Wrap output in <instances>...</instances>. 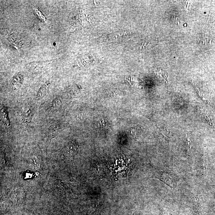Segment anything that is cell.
Wrapping results in <instances>:
<instances>
[{
	"label": "cell",
	"mask_w": 215,
	"mask_h": 215,
	"mask_svg": "<svg viewBox=\"0 0 215 215\" xmlns=\"http://www.w3.org/2000/svg\"><path fill=\"white\" fill-rule=\"evenodd\" d=\"M62 129V126L60 125L56 124L51 126L49 129L48 134L50 136L52 137L55 136L58 132Z\"/></svg>",
	"instance_id": "cell-1"
},
{
	"label": "cell",
	"mask_w": 215,
	"mask_h": 215,
	"mask_svg": "<svg viewBox=\"0 0 215 215\" xmlns=\"http://www.w3.org/2000/svg\"><path fill=\"white\" fill-rule=\"evenodd\" d=\"M158 178L162 180L166 185H168L171 188H173V184L171 181L170 178L168 177V176L166 175L165 174H162V175H160V177H158Z\"/></svg>",
	"instance_id": "cell-2"
},
{
	"label": "cell",
	"mask_w": 215,
	"mask_h": 215,
	"mask_svg": "<svg viewBox=\"0 0 215 215\" xmlns=\"http://www.w3.org/2000/svg\"><path fill=\"white\" fill-rule=\"evenodd\" d=\"M48 84L46 83V84H45L44 85L41 86L37 94L38 98H41L46 94V93H47V87H48Z\"/></svg>",
	"instance_id": "cell-3"
},
{
	"label": "cell",
	"mask_w": 215,
	"mask_h": 215,
	"mask_svg": "<svg viewBox=\"0 0 215 215\" xmlns=\"http://www.w3.org/2000/svg\"><path fill=\"white\" fill-rule=\"evenodd\" d=\"M60 104V101L59 100L56 98V99H55L54 100H53V102H52V106H51V107L53 108H56L57 107L59 106Z\"/></svg>",
	"instance_id": "cell-4"
},
{
	"label": "cell",
	"mask_w": 215,
	"mask_h": 215,
	"mask_svg": "<svg viewBox=\"0 0 215 215\" xmlns=\"http://www.w3.org/2000/svg\"><path fill=\"white\" fill-rule=\"evenodd\" d=\"M56 183L57 186H58V187L60 188H62L64 187V183L60 180H57Z\"/></svg>",
	"instance_id": "cell-5"
},
{
	"label": "cell",
	"mask_w": 215,
	"mask_h": 215,
	"mask_svg": "<svg viewBox=\"0 0 215 215\" xmlns=\"http://www.w3.org/2000/svg\"><path fill=\"white\" fill-rule=\"evenodd\" d=\"M205 117L207 120L208 121V122L210 123V124L211 125H212V124H211L212 122H211V119H210V117H209L208 116V114L206 113L205 114Z\"/></svg>",
	"instance_id": "cell-6"
},
{
	"label": "cell",
	"mask_w": 215,
	"mask_h": 215,
	"mask_svg": "<svg viewBox=\"0 0 215 215\" xmlns=\"http://www.w3.org/2000/svg\"><path fill=\"white\" fill-rule=\"evenodd\" d=\"M186 137H187V140L188 142L189 146L190 147V148H192V145H191V140H190L189 136L188 135H186Z\"/></svg>",
	"instance_id": "cell-7"
},
{
	"label": "cell",
	"mask_w": 215,
	"mask_h": 215,
	"mask_svg": "<svg viewBox=\"0 0 215 215\" xmlns=\"http://www.w3.org/2000/svg\"><path fill=\"white\" fill-rule=\"evenodd\" d=\"M40 165L39 164H37L35 165V170H38L40 168Z\"/></svg>",
	"instance_id": "cell-8"
}]
</instances>
